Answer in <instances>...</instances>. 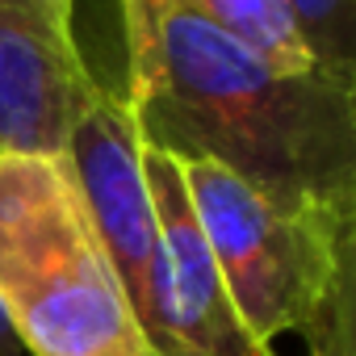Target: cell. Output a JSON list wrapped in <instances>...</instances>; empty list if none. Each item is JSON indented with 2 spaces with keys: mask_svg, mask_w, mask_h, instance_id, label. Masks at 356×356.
<instances>
[{
  "mask_svg": "<svg viewBox=\"0 0 356 356\" xmlns=\"http://www.w3.org/2000/svg\"><path fill=\"white\" fill-rule=\"evenodd\" d=\"M143 147L210 159L277 202L356 210V88L293 72L176 0H118Z\"/></svg>",
  "mask_w": 356,
  "mask_h": 356,
  "instance_id": "6da1fadb",
  "label": "cell"
},
{
  "mask_svg": "<svg viewBox=\"0 0 356 356\" xmlns=\"http://www.w3.org/2000/svg\"><path fill=\"white\" fill-rule=\"evenodd\" d=\"M176 163L243 327L264 348L293 331L310 356H352L356 210L264 197L210 159Z\"/></svg>",
  "mask_w": 356,
  "mask_h": 356,
  "instance_id": "7a4b0ae2",
  "label": "cell"
},
{
  "mask_svg": "<svg viewBox=\"0 0 356 356\" xmlns=\"http://www.w3.org/2000/svg\"><path fill=\"white\" fill-rule=\"evenodd\" d=\"M0 310L30 356H155L63 155H0Z\"/></svg>",
  "mask_w": 356,
  "mask_h": 356,
  "instance_id": "3957f363",
  "label": "cell"
},
{
  "mask_svg": "<svg viewBox=\"0 0 356 356\" xmlns=\"http://www.w3.org/2000/svg\"><path fill=\"white\" fill-rule=\"evenodd\" d=\"M63 159L105 243V256L126 289V302L151 343L163 277V239L143 176V138L122 88L101 84L88 97L84 113L67 134Z\"/></svg>",
  "mask_w": 356,
  "mask_h": 356,
  "instance_id": "277c9868",
  "label": "cell"
},
{
  "mask_svg": "<svg viewBox=\"0 0 356 356\" xmlns=\"http://www.w3.org/2000/svg\"><path fill=\"white\" fill-rule=\"evenodd\" d=\"M97 88L72 38V0H0V155L59 159Z\"/></svg>",
  "mask_w": 356,
  "mask_h": 356,
  "instance_id": "5b68a950",
  "label": "cell"
},
{
  "mask_svg": "<svg viewBox=\"0 0 356 356\" xmlns=\"http://www.w3.org/2000/svg\"><path fill=\"white\" fill-rule=\"evenodd\" d=\"M181 9L197 13L202 22L218 26L222 34L239 38L243 47L260 51L264 59L293 67V72H318L302 47V34L293 26L289 0H176Z\"/></svg>",
  "mask_w": 356,
  "mask_h": 356,
  "instance_id": "8992f818",
  "label": "cell"
},
{
  "mask_svg": "<svg viewBox=\"0 0 356 356\" xmlns=\"http://www.w3.org/2000/svg\"><path fill=\"white\" fill-rule=\"evenodd\" d=\"M310 63L356 88V0H289Z\"/></svg>",
  "mask_w": 356,
  "mask_h": 356,
  "instance_id": "52a82bcc",
  "label": "cell"
},
{
  "mask_svg": "<svg viewBox=\"0 0 356 356\" xmlns=\"http://www.w3.org/2000/svg\"><path fill=\"white\" fill-rule=\"evenodd\" d=\"M0 356H22V343H17V335H13L5 310H0Z\"/></svg>",
  "mask_w": 356,
  "mask_h": 356,
  "instance_id": "ba28073f",
  "label": "cell"
}]
</instances>
